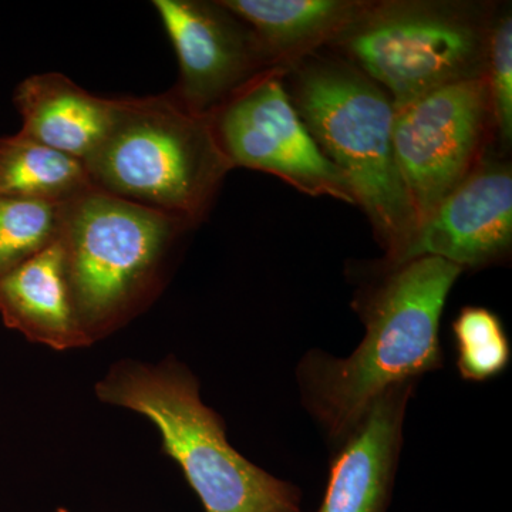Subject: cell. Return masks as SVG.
<instances>
[{"label": "cell", "mask_w": 512, "mask_h": 512, "mask_svg": "<svg viewBox=\"0 0 512 512\" xmlns=\"http://www.w3.org/2000/svg\"><path fill=\"white\" fill-rule=\"evenodd\" d=\"M488 18L471 3H369L333 43L397 107L447 84L483 77L494 20Z\"/></svg>", "instance_id": "cell-6"}, {"label": "cell", "mask_w": 512, "mask_h": 512, "mask_svg": "<svg viewBox=\"0 0 512 512\" xmlns=\"http://www.w3.org/2000/svg\"><path fill=\"white\" fill-rule=\"evenodd\" d=\"M461 272L436 256L392 265L356 302L366 328L359 348L346 359L312 350L302 360L303 403L335 443L387 389L443 366L440 320Z\"/></svg>", "instance_id": "cell-1"}, {"label": "cell", "mask_w": 512, "mask_h": 512, "mask_svg": "<svg viewBox=\"0 0 512 512\" xmlns=\"http://www.w3.org/2000/svg\"><path fill=\"white\" fill-rule=\"evenodd\" d=\"M493 126L484 76L394 107V157L417 228L481 163Z\"/></svg>", "instance_id": "cell-7"}, {"label": "cell", "mask_w": 512, "mask_h": 512, "mask_svg": "<svg viewBox=\"0 0 512 512\" xmlns=\"http://www.w3.org/2000/svg\"><path fill=\"white\" fill-rule=\"evenodd\" d=\"M191 227L96 188L64 204L57 241L74 312L92 342L153 299L168 255Z\"/></svg>", "instance_id": "cell-5"}, {"label": "cell", "mask_w": 512, "mask_h": 512, "mask_svg": "<svg viewBox=\"0 0 512 512\" xmlns=\"http://www.w3.org/2000/svg\"><path fill=\"white\" fill-rule=\"evenodd\" d=\"M457 369L466 382L483 383L503 375L511 363L510 338L497 313L466 306L453 322Z\"/></svg>", "instance_id": "cell-17"}, {"label": "cell", "mask_w": 512, "mask_h": 512, "mask_svg": "<svg viewBox=\"0 0 512 512\" xmlns=\"http://www.w3.org/2000/svg\"><path fill=\"white\" fill-rule=\"evenodd\" d=\"M92 188L83 161L20 133L0 137V195L66 204Z\"/></svg>", "instance_id": "cell-15"}, {"label": "cell", "mask_w": 512, "mask_h": 512, "mask_svg": "<svg viewBox=\"0 0 512 512\" xmlns=\"http://www.w3.org/2000/svg\"><path fill=\"white\" fill-rule=\"evenodd\" d=\"M56 512H69L66 510V508H57Z\"/></svg>", "instance_id": "cell-19"}, {"label": "cell", "mask_w": 512, "mask_h": 512, "mask_svg": "<svg viewBox=\"0 0 512 512\" xmlns=\"http://www.w3.org/2000/svg\"><path fill=\"white\" fill-rule=\"evenodd\" d=\"M180 64L170 90L200 116H211L242 87L272 69L252 30L221 2L154 0Z\"/></svg>", "instance_id": "cell-9"}, {"label": "cell", "mask_w": 512, "mask_h": 512, "mask_svg": "<svg viewBox=\"0 0 512 512\" xmlns=\"http://www.w3.org/2000/svg\"><path fill=\"white\" fill-rule=\"evenodd\" d=\"M284 73L261 74L211 114L222 153L232 168L264 171L305 194L356 204L349 181L320 151L299 117Z\"/></svg>", "instance_id": "cell-8"}, {"label": "cell", "mask_w": 512, "mask_h": 512, "mask_svg": "<svg viewBox=\"0 0 512 512\" xmlns=\"http://www.w3.org/2000/svg\"><path fill=\"white\" fill-rule=\"evenodd\" d=\"M252 30L272 69L285 70L335 42L367 8L346 0H222Z\"/></svg>", "instance_id": "cell-14"}, {"label": "cell", "mask_w": 512, "mask_h": 512, "mask_svg": "<svg viewBox=\"0 0 512 512\" xmlns=\"http://www.w3.org/2000/svg\"><path fill=\"white\" fill-rule=\"evenodd\" d=\"M0 316L8 328L56 350L93 343L74 312L59 241L0 278Z\"/></svg>", "instance_id": "cell-13"}, {"label": "cell", "mask_w": 512, "mask_h": 512, "mask_svg": "<svg viewBox=\"0 0 512 512\" xmlns=\"http://www.w3.org/2000/svg\"><path fill=\"white\" fill-rule=\"evenodd\" d=\"M200 386L175 362H124L96 386L101 402L143 414L160 431L205 512H303L296 485L266 473L235 450L225 426L205 406Z\"/></svg>", "instance_id": "cell-3"}, {"label": "cell", "mask_w": 512, "mask_h": 512, "mask_svg": "<svg viewBox=\"0 0 512 512\" xmlns=\"http://www.w3.org/2000/svg\"><path fill=\"white\" fill-rule=\"evenodd\" d=\"M22 136L83 161L100 146L113 121L117 99L84 90L62 73L26 77L13 93Z\"/></svg>", "instance_id": "cell-12"}, {"label": "cell", "mask_w": 512, "mask_h": 512, "mask_svg": "<svg viewBox=\"0 0 512 512\" xmlns=\"http://www.w3.org/2000/svg\"><path fill=\"white\" fill-rule=\"evenodd\" d=\"M416 383L390 387L336 441L328 485L313 512H387L403 446L407 403Z\"/></svg>", "instance_id": "cell-11"}, {"label": "cell", "mask_w": 512, "mask_h": 512, "mask_svg": "<svg viewBox=\"0 0 512 512\" xmlns=\"http://www.w3.org/2000/svg\"><path fill=\"white\" fill-rule=\"evenodd\" d=\"M64 204L0 195V278L59 238Z\"/></svg>", "instance_id": "cell-16"}, {"label": "cell", "mask_w": 512, "mask_h": 512, "mask_svg": "<svg viewBox=\"0 0 512 512\" xmlns=\"http://www.w3.org/2000/svg\"><path fill=\"white\" fill-rule=\"evenodd\" d=\"M511 244V167L483 158L417 228L400 264L436 256L463 271L483 268L505 258Z\"/></svg>", "instance_id": "cell-10"}, {"label": "cell", "mask_w": 512, "mask_h": 512, "mask_svg": "<svg viewBox=\"0 0 512 512\" xmlns=\"http://www.w3.org/2000/svg\"><path fill=\"white\" fill-rule=\"evenodd\" d=\"M96 190L197 225L210 211L231 164L210 116L173 93L117 99L106 137L84 160Z\"/></svg>", "instance_id": "cell-4"}, {"label": "cell", "mask_w": 512, "mask_h": 512, "mask_svg": "<svg viewBox=\"0 0 512 512\" xmlns=\"http://www.w3.org/2000/svg\"><path fill=\"white\" fill-rule=\"evenodd\" d=\"M485 83L490 97L493 124L501 143L512 137V19L504 13L491 23L488 36Z\"/></svg>", "instance_id": "cell-18"}, {"label": "cell", "mask_w": 512, "mask_h": 512, "mask_svg": "<svg viewBox=\"0 0 512 512\" xmlns=\"http://www.w3.org/2000/svg\"><path fill=\"white\" fill-rule=\"evenodd\" d=\"M285 73L303 124L349 181L390 265L400 264L417 221L394 157L392 97L345 60L306 56Z\"/></svg>", "instance_id": "cell-2"}]
</instances>
